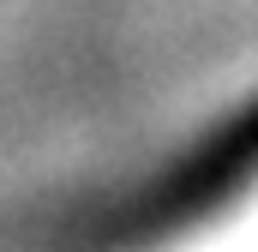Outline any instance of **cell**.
Instances as JSON below:
<instances>
[{
  "label": "cell",
  "mask_w": 258,
  "mask_h": 252,
  "mask_svg": "<svg viewBox=\"0 0 258 252\" xmlns=\"http://www.w3.org/2000/svg\"><path fill=\"white\" fill-rule=\"evenodd\" d=\"M144 252H258V168L228 192H216L198 216H186V228Z\"/></svg>",
  "instance_id": "6da1fadb"
}]
</instances>
